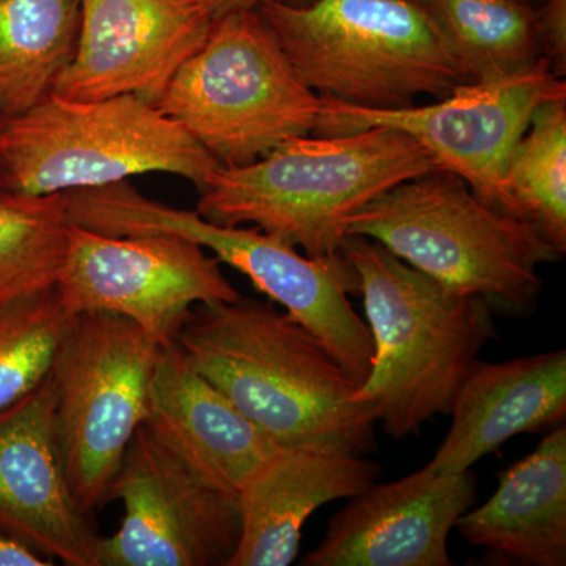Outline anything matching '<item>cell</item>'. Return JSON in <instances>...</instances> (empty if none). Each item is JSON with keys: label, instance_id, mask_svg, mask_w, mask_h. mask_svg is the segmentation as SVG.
<instances>
[{"label": "cell", "instance_id": "4316f807", "mask_svg": "<svg viewBox=\"0 0 566 566\" xmlns=\"http://www.w3.org/2000/svg\"><path fill=\"white\" fill-rule=\"evenodd\" d=\"M200 2L211 14L212 20H219L233 11L259 9L264 0H200Z\"/></svg>", "mask_w": 566, "mask_h": 566}, {"label": "cell", "instance_id": "9a60e30c", "mask_svg": "<svg viewBox=\"0 0 566 566\" xmlns=\"http://www.w3.org/2000/svg\"><path fill=\"white\" fill-rule=\"evenodd\" d=\"M476 497L474 472L424 465L349 499L303 566H450L449 535Z\"/></svg>", "mask_w": 566, "mask_h": 566}, {"label": "cell", "instance_id": "603a6c76", "mask_svg": "<svg viewBox=\"0 0 566 566\" xmlns=\"http://www.w3.org/2000/svg\"><path fill=\"white\" fill-rule=\"evenodd\" d=\"M71 226L66 193L0 192V303L57 285Z\"/></svg>", "mask_w": 566, "mask_h": 566}, {"label": "cell", "instance_id": "5b68a950", "mask_svg": "<svg viewBox=\"0 0 566 566\" xmlns=\"http://www.w3.org/2000/svg\"><path fill=\"white\" fill-rule=\"evenodd\" d=\"M259 14L301 81L324 99L398 109L444 98L463 77L430 10L416 0H264Z\"/></svg>", "mask_w": 566, "mask_h": 566}, {"label": "cell", "instance_id": "5bb4252c", "mask_svg": "<svg viewBox=\"0 0 566 566\" xmlns=\"http://www.w3.org/2000/svg\"><path fill=\"white\" fill-rule=\"evenodd\" d=\"M55 405L57 387L50 371L35 389L0 411V532L52 564L98 566L102 535L71 493Z\"/></svg>", "mask_w": 566, "mask_h": 566}, {"label": "cell", "instance_id": "7a4b0ae2", "mask_svg": "<svg viewBox=\"0 0 566 566\" xmlns=\"http://www.w3.org/2000/svg\"><path fill=\"white\" fill-rule=\"evenodd\" d=\"M342 255L357 275L374 337L356 400L395 441L419 433L431 417L450 412L483 346L497 337L493 308L450 292L370 238L348 234Z\"/></svg>", "mask_w": 566, "mask_h": 566}, {"label": "cell", "instance_id": "30bf717a", "mask_svg": "<svg viewBox=\"0 0 566 566\" xmlns=\"http://www.w3.org/2000/svg\"><path fill=\"white\" fill-rule=\"evenodd\" d=\"M566 98L546 59L528 69L461 82L441 103L367 109L323 99L315 133L337 136L387 126L412 137L439 167L458 175L479 199L509 214L505 170L517 140L543 103Z\"/></svg>", "mask_w": 566, "mask_h": 566}, {"label": "cell", "instance_id": "52a82bcc", "mask_svg": "<svg viewBox=\"0 0 566 566\" xmlns=\"http://www.w3.org/2000/svg\"><path fill=\"white\" fill-rule=\"evenodd\" d=\"M2 150L10 191L50 196L169 174L199 191L221 164L158 104L137 95L66 99L50 93L7 118Z\"/></svg>", "mask_w": 566, "mask_h": 566}, {"label": "cell", "instance_id": "8992f818", "mask_svg": "<svg viewBox=\"0 0 566 566\" xmlns=\"http://www.w3.org/2000/svg\"><path fill=\"white\" fill-rule=\"evenodd\" d=\"M71 222L93 232L170 234L210 251L240 271L307 327L342 367L363 385L374 360V337L349 303L357 275L344 255H301L294 245L260 229L221 226L197 211L180 210L142 196L129 181L69 193Z\"/></svg>", "mask_w": 566, "mask_h": 566}, {"label": "cell", "instance_id": "cb8c5ba5", "mask_svg": "<svg viewBox=\"0 0 566 566\" xmlns=\"http://www.w3.org/2000/svg\"><path fill=\"white\" fill-rule=\"evenodd\" d=\"M70 319L57 286L0 303V411L50 375Z\"/></svg>", "mask_w": 566, "mask_h": 566}, {"label": "cell", "instance_id": "d6986e66", "mask_svg": "<svg viewBox=\"0 0 566 566\" xmlns=\"http://www.w3.org/2000/svg\"><path fill=\"white\" fill-rule=\"evenodd\" d=\"M471 545L526 566L566 565V428L499 475L497 490L458 520Z\"/></svg>", "mask_w": 566, "mask_h": 566}, {"label": "cell", "instance_id": "277c9868", "mask_svg": "<svg viewBox=\"0 0 566 566\" xmlns=\"http://www.w3.org/2000/svg\"><path fill=\"white\" fill-rule=\"evenodd\" d=\"M348 234L370 238L450 292L510 315L534 311L538 266L562 256L531 223L490 207L444 169L379 193L349 219Z\"/></svg>", "mask_w": 566, "mask_h": 566}, {"label": "cell", "instance_id": "3957f363", "mask_svg": "<svg viewBox=\"0 0 566 566\" xmlns=\"http://www.w3.org/2000/svg\"><path fill=\"white\" fill-rule=\"evenodd\" d=\"M436 169L412 137L387 126L297 136L248 166H219L199 191L197 212L221 226L253 223L308 256L340 255L360 208Z\"/></svg>", "mask_w": 566, "mask_h": 566}, {"label": "cell", "instance_id": "2e32d148", "mask_svg": "<svg viewBox=\"0 0 566 566\" xmlns=\"http://www.w3.org/2000/svg\"><path fill=\"white\" fill-rule=\"evenodd\" d=\"M144 424L210 485L232 497L282 449L193 370L177 346L161 354Z\"/></svg>", "mask_w": 566, "mask_h": 566}, {"label": "cell", "instance_id": "d4e9b609", "mask_svg": "<svg viewBox=\"0 0 566 566\" xmlns=\"http://www.w3.org/2000/svg\"><path fill=\"white\" fill-rule=\"evenodd\" d=\"M538 35L543 59L558 76L566 69V0H546L538 9Z\"/></svg>", "mask_w": 566, "mask_h": 566}, {"label": "cell", "instance_id": "4fadbf2b", "mask_svg": "<svg viewBox=\"0 0 566 566\" xmlns=\"http://www.w3.org/2000/svg\"><path fill=\"white\" fill-rule=\"evenodd\" d=\"M80 11L76 51L51 92L66 99L158 103L214 22L200 0H80Z\"/></svg>", "mask_w": 566, "mask_h": 566}, {"label": "cell", "instance_id": "44dd1931", "mask_svg": "<svg viewBox=\"0 0 566 566\" xmlns=\"http://www.w3.org/2000/svg\"><path fill=\"white\" fill-rule=\"evenodd\" d=\"M464 82L528 69L543 59L538 9L528 0L424 2Z\"/></svg>", "mask_w": 566, "mask_h": 566}, {"label": "cell", "instance_id": "9c48e42d", "mask_svg": "<svg viewBox=\"0 0 566 566\" xmlns=\"http://www.w3.org/2000/svg\"><path fill=\"white\" fill-rule=\"evenodd\" d=\"M161 348L132 319L107 312L71 316L51 374L63 469L81 512L109 504L115 475L145 423Z\"/></svg>", "mask_w": 566, "mask_h": 566}, {"label": "cell", "instance_id": "7c38bea8", "mask_svg": "<svg viewBox=\"0 0 566 566\" xmlns=\"http://www.w3.org/2000/svg\"><path fill=\"white\" fill-rule=\"evenodd\" d=\"M120 528L98 543V566H229L241 536L237 497L197 474L142 424L115 475Z\"/></svg>", "mask_w": 566, "mask_h": 566}, {"label": "cell", "instance_id": "484cf974", "mask_svg": "<svg viewBox=\"0 0 566 566\" xmlns=\"http://www.w3.org/2000/svg\"><path fill=\"white\" fill-rule=\"evenodd\" d=\"M52 562L0 532V566H52Z\"/></svg>", "mask_w": 566, "mask_h": 566}, {"label": "cell", "instance_id": "e0dca14e", "mask_svg": "<svg viewBox=\"0 0 566 566\" xmlns=\"http://www.w3.org/2000/svg\"><path fill=\"white\" fill-rule=\"evenodd\" d=\"M379 465L322 447H282L238 494L241 536L229 566H289L316 510L376 483Z\"/></svg>", "mask_w": 566, "mask_h": 566}, {"label": "cell", "instance_id": "ba28073f", "mask_svg": "<svg viewBox=\"0 0 566 566\" xmlns=\"http://www.w3.org/2000/svg\"><path fill=\"white\" fill-rule=\"evenodd\" d=\"M322 96L301 81L255 10L214 20L158 107L221 166H248L315 132Z\"/></svg>", "mask_w": 566, "mask_h": 566}, {"label": "cell", "instance_id": "ffe728a7", "mask_svg": "<svg viewBox=\"0 0 566 566\" xmlns=\"http://www.w3.org/2000/svg\"><path fill=\"white\" fill-rule=\"evenodd\" d=\"M80 14V0H0L2 117L50 95L76 51Z\"/></svg>", "mask_w": 566, "mask_h": 566}, {"label": "cell", "instance_id": "8fae6325", "mask_svg": "<svg viewBox=\"0 0 566 566\" xmlns=\"http://www.w3.org/2000/svg\"><path fill=\"white\" fill-rule=\"evenodd\" d=\"M55 286L71 316L120 315L161 348L177 345L196 305L241 297L221 262L192 241L170 234L115 237L76 223Z\"/></svg>", "mask_w": 566, "mask_h": 566}, {"label": "cell", "instance_id": "ac0fdd59", "mask_svg": "<svg viewBox=\"0 0 566 566\" xmlns=\"http://www.w3.org/2000/svg\"><path fill=\"white\" fill-rule=\"evenodd\" d=\"M452 427L427 468L469 471L517 434L558 427L566 417V352L501 364L476 359L453 400Z\"/></svg>", "mask_w": 566, "mask_h": 566}, {"label": "cell", "instance_id": "6da1fadb", "mask_svg": "<svg viewBox=\"0 0 566 566\" xmlns=\"http://www.w3.org/2000/svg\"><path fill=\"white\" fill-rule=\"evenodd\" d=\"M175 346L275 444L375 452V415L356 400V379L273 304L196 305Z\"/></svg>", "mask_w": 566, "mask_h": 566}, {"label": "cell", "instance_id": "7402d4cb", "mask_svg": "<svg viewBox=\"0 0 566 566\" xmlns=\"http://www.w3.org/2000/svg\"><path fill=\"white\" fill-rule=\"evenodd\" d=\"M509 216L531 223L560 255L566 252V98L532 115L505 170Z\"/></svg>", "mask_w": 566, "mask_h": 566}, {"label": "cell", "instance_id": "83f0119b", "mask_svg": "<svg viewBox=\"0 0 566 566\" xmlns=\"http://www.w3.org/2000/svg\"><path fill=\"white\" fill-rule=\"evenodd\" d=\"M6 120L7 118L0 115V192L10 191L9 172H7V164L2 150V133Z\"/></svg>", "mask_w": 566, "mask_h": 566}, {"label": "cell", "instance_id": "f1b7e54d", "mask_svg": "<svg viewBox=\"0 0 566 566\" xmlns=\"http://www.w3.org/2000/svg\"><path fill=\"white\" fill-rule=\"evenodd\" d=\"M416 2H422V3H424V2H427V0H416Z\"/></svg>", "mask_w": 566, "mask_h": 566}]
</instances>
